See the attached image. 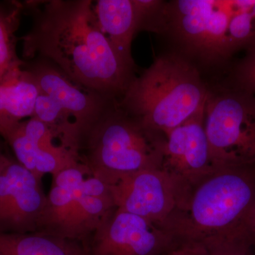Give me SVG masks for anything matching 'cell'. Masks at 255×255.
<instances>
[{"label":"cell","mask_w":255,"mask_h":255,"mask_svg":"<svg viewBox=\"0 0 255 255\" xmlns=\"http://www.w3.org/2000/svg\"><path fill=\"white\" fill-rule=\"evenodd\" d=\"M164 142L163 134L146 128L117 101L81 137L77 155L90 175L112 185L127 174L160 169Z\"/></svg>","instance_id":"5"},{"label":"cell","mask_w":255,"mask_h":255,"mask_svg":"<svg viewBox=\"0 0 255 255\" xmlns=\"http://www.w3.org/2000/svg\"><path fill=\"white\" fill-rule=\"evenodd\" d=\"M249 231L255 246V202L249 220Z\"/></svg>","instance_id":"21"},{"label":"cell","mask_w":255,"mask_h":255,"mask_svg":"<svg viewBox=\"0 0 255 255\" xmlns=\"http://www.w3.org/2000/svg\"><path fill=\"white\" fill-rule=\"evenodd\" d=\"M8 157H9V156L6 155L0 147V172H1V169H2L3 166H4Z\"/></svg>","instance_id":"22"},{"label":"cell","mask_w":255,"mask_h":255,"mask_svg":"<svg viewBox=\"0 0 255 255\" xmlns=\"http://www.w3.org/2000/svg\"><path fill=\"white\" fill-rule=\"evenodd\" d=\"M208 90L196 64L175 52L160 55L135 77L118 105L146 128L164 135L205 107Z\"/></svg>","instance_id":"4"},{"label":"cell","mask_w":255,"mask_h":255,"mask_svg":"<svg viewBox=\"0 0 255 255\" xmlns=\"http://www.w3.org/2000/svg\"><path fill=\"white\" fill-rule=\"evenodd\" d=\"M111 189L117 209L164 227L188 191L161 169H143L124 175L111 185Z\"/></svg>","instance_id":"8"},{"label":"cell","mask_w":255,"mask_h":255,"mask_svg":"<svg viewBox=\"0 0 255 255\" xmlns=\"http://www.w3.org/2000/svg\"><path fill=\"white\" fill-rule=\"evenodd\" d=\"M144 30L167 35L194 63L220 65L255 44V0L162 1Z\"/></svg>","instance_id":"2"},{"label":"cell","mask_w":255,"mask_h":255,"mask_svg":"<svg viewBox=\"0 0 255 255\" xmlns=\"http://www.w3.org/2000/svg\"><path fill=\"white\" fill-rule=\"evenodd\" d=\"M32 16L29 31L18 38L25 59L54 64L85 88L119 100L135 76V65L117 53L102 33L92 0L23 2Z\"/></svg>","instance_id":"1"},{"label":"cell","mask_w":255,"mask_h":255,"mask_svg":"<svg viewBox=\"0 0 255 255\" xmlns=\"http://www.w3.org/2000/svg\"><path fill=\"white\" fill-rule=\"evenodd\" d=\"M255 202V169H219L189 189L165 227L179 244L251 235Z\"/></svg>","instance_id":"3"},{"label":"cell","mask_w":255,"mask_h":255,"mask_svg":"<svg viewBox=\"0 0 255 255\" xmlns=\"http://www.w3.org/2000/svg\"><path fill=\"white\" fill-rule=\"evenodd\" d=\"M46 201L41 179L8 157L0 172V233L36 232Z\"/></svg>","instance_id":"11"},{"label":"cell","mask_w":255,"mask_h":255,"mask_svg":"<svg viewBox=\"0 0 255 255\" xmlns=\"http://www.w3.org/2000/svg\"><path fill=\"white\" fill-rule=\"evenodd\" d=\"M23 12V2L0 1V78L25 63L16 53V33Z\"/></svg>","instance_id":"17"},{"label":"cell","mask_w":255,"mask_h":255,"mask_svg":"<svg viewBox=\"0 0 255 255\" xmlns=\"http://www.w3.org/2000/svg\"><path fill=\"white\" fill-rule=\"evenodd\" d=\"M164 255H199V253L194 245L178 244Z\"/></svg>","instance_id":"20"},{"label":"cell","mask_w":255,"mask_h":255,"mask_svg":"<svg viewBox=\"0 0 255 255\" xmlns=\"http://www.w3.org/2000/svg\"><path fill=\"white\" fill-rule=\"evenodd\" d=\"M233 75V85L255 96V43L246 50Z\"/></svg>","instance_id":"19"},{"label":"cell","mask_w":255,"mask_h":255,"mask_svg":"<svg viewBox=\"0 0 255 255\" xmlns=\"http://www.w3.org/2000/svg\"><path fill=\"white\" fill-rule=\"evenodd\" d=\"M94 9L100 29L114 50L135 66L131 44L135 33L140 31V15L135 0H98Z\"/></svg>","instance_id":"15"},{"label":"cell","mask_w":255,"mask_h":255,"mask_svg":"<svg viewBox=\"0 0 255 255\" xmlns=\"http://www.w3.org/2000/svg\"><path fill=\"white\" fill-rule=\"evenodd\" d=\"M16 160L41 179L80 163L78 156L62 145L48 126L35 117L21 122L5 139Z\"/></svg>","instance_id":"13"},{"label":"cell","mask_w":255,"mask_h":255,"mask_svg":"<svg viewBox=\"0 0 255 255\" xmlns=\"http://www.w3.org/2000/svg\"><path fill=\"white\" fill-rule=\"evenodd\" d=\"M38 92L25 63L0 78V136L4 140L21 122L33 117Z\"/></svg>","instance_id":"14"},{"label":"cell","mask_w":255,"mask_h":255,"mask_svg":"<svg viewBox=\"0 0 255 255\" xmlns=\"http://www.w3.org/2000/svg\"><path fill=\"white\" fill-rule=\"evenodd\" d=\"M116 209L110 184L79 163L53 176L37 231L85 245Z\"/></svg>","instance_id":"6"},{"label":"cell","mask_w":255,"mask_h":255,"mask_svg":"<svg viewBox=\"0 0 255 255\" xmlns=\"http://www.w3.org/2000/svg\"><path fill=\"white\" fill-rule=\"evenodd\" d=\"M0 255H88L82 242L38 232L0 233Z\"/></svg>","instance_id":"16"},{"label":"cell","mask_w":255,"mask_h":255,"mask_svg":"<svg viewBox=\"0 0 255 255\" xmlns=\"http://www.w3.org/2000/svg\"><path fill=\"white\" fill-rule=\"evenodd\" d=\"M177 245L162 225L116 209L85 246L88 255H164Z\"/></svg>","instance_id":"9"},{"label":"cell","mask_w":255,"mask_h":255,"mask_svg":"<svg viewBox=\"0 0 255 255\" xmlns=\"http://www.w3.org/2000/svg\"><path fill=\"white\" fill-rule=\"evenodd\" d=\"M204 128L218 169H255V96L236 85L209 86Z\"/></svg>","instance_id":"7"},{"label":"cell","mask_w":255,"mask_h":255,"mask_svg":"<svg viewBox=\"0 0 255 255\" xmlns=\"http://www.w3.org/2000/svg\"><path fill=\"white\" fill-rule=\"evenodd\" d=\"M204 107L164 135L160 169L188 189L219 170L211 157L204 128Z\"/></svg>","instance_id":"12"},{"label":"cell","mask_w":255,"mask_h":255,"mask_svg":"<svg viewBox=\"0 0 255 255\" xmlns=\"http://www.w3.org/2000/svg\"><path fill=\"white\" fill-rule=\"evenodd\" d=\"M25 67L31 73L39 91L46 94L73 126L77 147L81 137L117 103L70 80L50 61L36 58Z\"/></svg>","instance_id":"10"},{"label":"cell","mask_w":255,"mask_h":255,"mask_svg":"<svg viewBox=\"0 0 255 255\" xmlns=\"http://www.w3.org/2000/svg\"><path fill=\"white\" fill-rule=\"evenodd\" d=\"M194 245L199 255H255V246L250 235L213 238Z\"/></svg>","instance_id":"18"}]
</instances>
